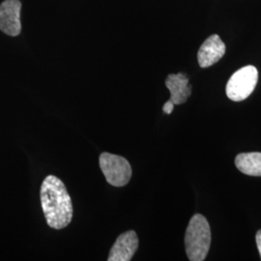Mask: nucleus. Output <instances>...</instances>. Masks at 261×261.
Returning a JSON list of instances; mask_svg holds the SVG:
<instances>
[{
	"instance_id": "obj_1",
	"label": "nucleus",
	"mask_w": 261,
	"mask_h": 261,
	"mask_svg": "<svg viewBox=\"0 0 261 261\" xmlns=\"http://www.w3.org/2000/svg\"><path fill=\"white\" fill-rule=\"evenodd\" d=\"M41 205L48 226L62 229L73 219V204L64 183L55 175L43 181L40 192Z\"/></svg>"
},
{
	"instance_id": "obj_2",
	"label": "nucleus",
	"mask_w": 261,
	"mask_h": 261,
	"mask_svg": "<svg viewBox=\"0 0 261 261\" xmlns=\"http://www.w3.org/2000/svg\"><path fill=\"white\" fill-rule=\"evenodd\" d=\"M211 245V229L204 216L194 215L185 234V247L191 261L204 260Z\"/></svg>"
},
{
	"instance_id": "obj_3",
	"label": "nucleus",
	"mask_w": 261,
	"mask_h": 261,
	"mask_svg": "<svg viewBox=\"0 0 261 261\" xmlns=\"http://www.w3.org/2000/svg\"><path fill=\"white\" fill-rule=\"evenodd\" d=\"M258 81V71L252 65L243 67L230 76L226 95L233 102H242L253 92Z\"/></svg>"
},
{
	"instance_id": "obj_4",
	"label": "nucleus",
	"mask_w": 261,
	"mask_h": 261,
	"mask_svg": "<svg viewBox=\"0 0 261 261\" xmlns=\"http://www.w3.org/2000/svg\"><path fill=\"white\" fill-rule=\"evenodd\" d=\"M99 165L108 183L112 186L124 187L130 182L132 168L124 157L105 152L100 155Z\"/></svg>"
},
{
	"instance_id": "obj_5",
	"label": "nucleus",
	"mask_w": 261,
	"mask_h": 261,
	"mask_svg": "<svg viewBox=\"0 0 261 261\" xmlns=\"http://www.w3.org/2000/svg\"><path fill=\"white\" fill-rule=\"evenodd\" d=\"M21 3L19 0H5L0 5V30L9 36H18L21 31Z\"/></svg>"
},
{
	"instance_id": "obj_6",
	"label": "nucleus",
	"mask_w": 261,
	"mask_h": 261,
	"mask_svg": "<svg viewBox=\"0 0 261 261\" xmlns=\"http://www.w3.org/2000/svg\"><path fill=\"white\" fill-rule=\"evenodd\" d=\"M139 248V238L136 231L129 230L120 234L112 246L109 261H130Z\"/></svg>"
},
{
	"instance_id": "obj_7",
	"label": "nucleus",
	"mask_w": 261,
	"mask_h": 261,
	"mask_svg": "<svg viewBox=\"0 0 261 261\" xmlns=\"http://www.w3.org/2000/svg\"><path fill=\"white\" fill-rule=\"evenodd\" d=\"M225 54V45L217 34L207 38L197 53L198 64L201 68L214 65Z\"/></svg>"
},
{
	"instance_id": "obj_8",
	"label": "nucleus",
	"mask_w": 261,
	"mask_h": 261,
	"mask_svg": "<svg viewBox=\"0 0 261 261\" xmlns=\"http://www.w3.org/2000/svg\"><path fill=\"white\" fill-rule=\"evenodd\" d=\"M166 85L170 92L169 100L174 105L186 103L192 94V86L189 83V77L183 73L168 75Z\"/></svg>"
},
{
	"instance_id": "obj_9",
	"label": "nucleus",
	"mask_w": 261,
	"mask_h": 261,
	"mask_svg": "<svg viewBox=\"0 0 261 261\" xmlns=\"http://www.w3.org/2000/svg\"><path fill=\"white\" fill-rule=\"evenodd\" d=\"M235 166L246 175L261 176V153L239 154L235 159Z\"/></svg>"
},
{
	"instance_id": "obj_10",
	"label": "nucleus",
	"mask_w": 261,
	"mask_h": 261,
	"mask_svg": "<svg viewBox=\"0 0 261 261\" xmlns=\"http://www.w3.org/2000/svg\"><path fill=\"white\" fill-rule=\"evenodd\" d=\"M174 103H172L170 100L168 101L167 103L164 105V107H163V111L164 112L166 113V114H170L172 111H173V109H174Z\"/></svg>"
},
{
	"instance_id": "obj_11",
	"label": "nucleus",
	"mask_w": 261,
	"mask_h": 261,
	"mask_svg": "<svg viewBox=\"0 0 261 261\" xmlns=\"http://www.w3.org/2000/svg\"><path fill=\"white\" fill-rule=\"evenodd\" d=\"M255 241H256V245H257V249H258V252H259V255H260L261 258V229L257 231L256 236H255Z\"/></svg>"
}]
</instances>
